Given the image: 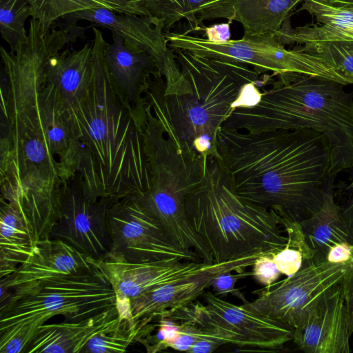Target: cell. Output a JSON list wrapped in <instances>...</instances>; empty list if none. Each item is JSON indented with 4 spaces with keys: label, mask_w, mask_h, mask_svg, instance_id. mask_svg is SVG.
<instances>
[{
    "label": "cell",
    "mask_w": 353,
    "mask_h": 353,
    "mask_svg": "<svg viewBox=\"0 0 353 353\" xmlns=\"http://www.w3.org/2000/svg\"><path fill=\"white\" fill-rule=\"evenodd\" d=\"M216 150L241 197L299 223L320 210L334 180L328 140L312 129L252 133L221 126Z\"/></svg>",
    "instance_id": "1"
},
{
    "label": "cell",
    "mask_w": 353,
    "mask_h": 353,
    "mask_svg": "<svg viewBox=\"0 0 353 353\" xmlns=\"http://www.w3.org/2000/svg\"><path fill=\"white\" fill-rule=\"evenodd\" d=\"M146 101L179 152L207 165L217 159L218 132L237 106L254 105L262 74L249 65L168 49Z\"/></svg>",
    "instance_id": "2"
},
{
    "label": "cell",
    "mask_w": 353,
    "mask_h": 353,
    "mask_svg": "<svg viewBox=\"0 0 353 353\" xmlns=\"http://www.w3.org/2000/svg\"><path fill=\"white\" fill-rule=\"evenodd\" d=\"M92 31L89 92L79 105L69 108L84 151L79 174L91 196L136 198L150 186L143 128L114 90L104 57L108 43L99 29Z\"/></svg>",
    "instance_id": "3"
},
{
    "label": "cell",
    "mask_w": 353,
    "mask_h": 353,
    "mask_svg": "<svg viewBox=\"0 0 353 353\" xmlns=\"http://www.w3.org/2000/svg\"><path fill=\"white\" fill-rule=\"evenodd\" d=\"M272 86L252 105L237 106L223 127L252 133L312 129L330 148L329 175L333 179L353 166V92L335 81L299 73L276 76Z\"/></svg>",
    "instance_id": "4"
},
{
    "label": "cell",
    "mask_w": 353,
    "mask_h": 353,
    "mask_svg": "<svg viewBox=\"0 0 353 353\" xmlns=\"http://www.w3.org/2000/svg\"><path fill=\"white\" fill-rule=\"evenodd\" d=\"M40 88L8 99L10 136L1 138V200L20 210L36 242L49 238L57 221L62 183L39 114Z\"/></svg>",
    "instance_id": "5"
},
{
    "label": "cell",
    "mask_w": 353,
    "mask_h": 353,
    "mask_svg": "<svg viewBox=\"0 0 353 353\" xmlns=\"http://www.w3.org/2000/svg\"><path fill=\"white\" fill-rule=\"evenodd\" d=\"M185 209L214 263L273 255L287 245L275 212L241 197L216 159H209L201 181L186 199Z\"/></svg>",
    "instance_id": "6"
},
{
    "label": "cell",
    "mask_w": 353,
    "mask_h": 353,
    "mask_svg": "<svg viewBox=\"0 0 353 353\" xmlns=\"http://www.w3.org/2000/svg\"><path fill=\"white\" fill-rule=\"evenodd\" d=\"M116 305L114 290L99 265L49 279L0 310V352H25L36 330L54 316L76 321Z\"/></svg>",
    "instance_id": "7"
},
{
    "label": "cell",
    "mask_w": 353,
    "mask_h": 353,
    "mask_svg": "<svg viewBox=\"0 0 353 353\" xmlns=\"http://www.w3.org/2000/svg\"><path fill=\"white\" fill-rule=\"evenodd\" d=\"M145 112L143 132L150 186L142 195L133 199L161 223L179 246L203 252L205 244L189 222L185 201L201 181L208 164L178 151L148 102Z\"/></svg>",
    "instance_id": "8"
},
{
    "label": "cell",
    "mask_w": 353,
    "mask_h": 353,
    "mask_svg": "<svg viewBox=\"0 0 353 353\" xmlns=\"http://www.w3.org/2000/svg\"><path fill=\"white\" fill-rule=\"evenodd\" d=\"M164 34L168 46L172 50L243 63L262 74L267 72H272L274 76L299 73L335 81L344 85L352 84L322 57L299 48H285L277 32L243 35L238 40L221 42L211 41L183 30H170Z\"/></svg>",
    "instance_id": "9"
},
{
    "label": "cell",
    "mask_w": 353,
    "mask_h": 353,
    "mask_svg": "<svg viewBox=\"0 0 353 353\" xmlns=\"http://www.w3.org/2000/svg\"><path fill=\"white\" fill-rule=\"evenodd\" d=\"M108 226L112 248L108 256L132 263L198 261L196 252L175 243L161 223L133 198L112 202Z\"/></svg>",
    "instance_id": "10"
},
{
    "label": "cell",
    "mask_w": 353,
    "mask_h": 353,
    "mask_svg": "<svg viewBox=\"0 0 353 353\" xmlns=\"http://www.w3.org/2000/svg\"><path fill=\"white\" fill-rule=\"evenodd\" d=\"M350 266L305 259L291 276L254 291L257 298L242 305L294 328L305 308L327 290L342 281Z\"/></svg>",
    "instance_id": "11"
},
{
    "label": "cell",
    "mask_w": 353,
    "mask_h": 353,
    "mask_svg": "<svg viewBox=\"0 0 353 353\" xmlns=\"http://www.w3.org/2000/svg\"><path fill=\"white\" fill-rule=\"evenodd\" d=\"M112 202L88 195L78 173L61 183L59 215L50 237L62 240L99 261L103 259L112 248L108 211Z\"/></svg>",
    "instance_id": "12"
},
{
    "label": "cell",
    "mask_w": 353,
    "mask_h": 353,
    "mask_svg": "<svg viewBox=\"0 0 353 353\" xmlns=\"http://www.w3.org/2000/svg\"><path fill=\"white\" fill-rule=\"evenodd\" d=\"M99 261L69 243L47 238L36 242L30 256L9 276L1 278L0 310L46 281L92 270Z\"/></svg>",
    "instance_id": "13"
},
{
    "label": "cell",
    "mask_w": 353,
    "mask_h": 353,
    "mask_svg": "<svg viewBox=\"0 0 353 353\" xmlns=\"http://www.w3.org/2000/svg\"><path fill=\"white\" fill-rule=\"evenodd\" d=\"M292 341L307 353H349L348 316L341 282L312 301L294 328Z\"/></svg>",
    "instance_id": "14"
},
{
    "label": "cell",
    "mask_w": 353,
    "mask_h": 353,
    "mask_svg": "<svg viewBox=\"0 0 353 353\" xmlns=\"http://www.w3.org/2000/svg\"><path fill=\"white\" fill-rule=\"evenodd\" d=\"M112 32L113 42L105 50V60L114 90L143 128L146 119V94L153 77L161 74L155 59L146 51H135L122 37Z\"/></svg>",
    "instance_id": "15"
},
{
    "label": "cell",
    "mask_w": 353,
    "mask_h": 353,
    "mask_svg": "<svg viewBox=\"0 0 353 353\" xmlns=\"http://www.w3.org/2000/svg\"><path fill=\"white\" fill-rule=\"evenodd\" d=\"M117 300L130 301L162 285L215 268L203 261L163 260L132 263L107 256L99 261Z\"/></svg>",
    "instance_id": "16"
},
{
    "label": "cell",
    "mask_w": 353,
    "mask_h": 353,
    "mask_svg": "<svg viewBox=\"0 0 353 353\" xmlns=\"http://www.w3.org/2000/svg\"><path fill=\"white\" fill-rule=\"evenodd\" d=\"M39 114L47 142L60 167L62 183L79 173L84 151L70 110L57 89L44 83L38 90Z\"/></svg>",
    "instance_id": "17"
},
{
    "label": "cell",
    "mask_w": 353,
    "mask_h": 353,
    "mask_svg": "<svg viewBox=\"0 0 353 353\" xmlns=\"http://www.w3.org/2000/svg\"><path fill=\"white\" fill-rule=\"evenodd\" d=\"M202 296L210 314L234 332L243 346L279 352L293 339L294 329L286 323L227 302L209 291Z\"/></svg>",
    "instance_id": "18"
},
{
    "label": "cell",
    "mask_w": 353,
    "mask_h": 353,
    "mask_svg": "<svg viewBox=\"0 0 353 353\" xmlns=\"http://www.w3.org/2000/svg\"><path fill=\"white\" fill-rule=\"evenodd\" d=\"M260 255L219 263L215 268L162 285L129 301L131 318L137 324L143 318L175 309L194 301L211 286L219 272L238 271L253 265Z\"/></svg>",
    "instance_id": "19"
},
{
    "label": "cell",
    "mask_w": 353,
    "mask_h": 353,
    "mask_svg": "<svg viewBox=\"0 0 353 353\" xmlns=\"http://www.w3.org/2000/svg\"><path fill=\"white\" fill-rule=\"evenodd\" d=\"M63 19L68 26L86 20L117 32L124 43L135 51H146L157 61L160 71L168 49L163 21L150 16L119 14L107 8L89 9L69 14Z\"/></svg>",
    "instance_id": "20"
},
{
    "label": "cell",
    "mask_w": 353,
    "mask_h": 353,
    "mask_svg": "<svg viewBox=\"0 0 353 353\" xmlns=\"http://www.w3.org/2000/svg\"><path fill=\"white\" fill-rule=\"evenodd\" d=\"M302 10L310 13L317 23L292 29L288 18L277 32L284 46L318 41L353 44V8L334 6L325 0H304L298 10Z\"/></svg>",
    "instance_id": "21"
},
{
    "label": "cell",
    "mask_w": 353,
    "mask_h": 353,
    "mask_svg": "<svg viewBox=\"0 0 353 353\" xmlns=\"http://www.w3.org/2000/svg\"><path fill=\"white\" fill-rule=\"evenodd\" d=\"M119 315L117 306L79 321L39 327L25 352L79 353L89 340L113 323Z\"/></svg>",
    "instance_id": "22"
},
{
    "label": "cell",
    "mask_w": 353,
    "mask_h": 353,
    "mask_svg": "<svg viewBox=\"0 0 353 353\" xmlns=\"http://www.w3.org/2000/svg\"><path fill=\"white\" fill-rule=\"evenodd\" d=\"M93 43L70 52L68 48L52 56L46 71V83L53 85L70 109L88 96L92 79Z\"/></svg>",
    "instance_id": "23"
},
{
    "label": "cell",
    "mask_w": 353,
    "mask_h": 353,
    "mask_svg": "<svg viewBox=\"0 0 353 353\" xmlns=\"http://www.w3.org/2000/svg\"><path fill=\"white\" fill-rule=\"evenodd\" d=\"M239 0H142L148 15L163 21L164 33L183 19L188 22L187 32L201 29L203 21L225 19L233 21L234 6Z\"/></svg>",
    "instance_id": "24"
},
{
    "label": "cell",
    "mask_w": 353,
    "mask_h": 353,
    "mask_svg": "<svg viewBox=\"0 0 353 353\" xmlns=\"http://www.w3.org/2000/svg\"><path fill=\"white\" fill-rule=\"evenodd\" d=\"M299 224L312 259L316 261H325L330 249L334 245L353 243V230L334 201L333 183L327 186L320 210Z\"/></svg>",
    "instance_id": "25"
},
{
    "label": "cell",
    "mask_w": 353,
    "mask_h": 353,
    "mask_svg": "<svg viewBox=\"0 0 353 353\" xmlns=\"http://www.w3.org/2000/svg\"><path fill=\"white\" fill-rule=\"evenodd\" d=\"M31 230L14 205L1 200L0 276L13 273L31 254L35 245Z\"/></svg>",
    "instance_id": "26"
},
{
    "label": "cell",
    "mask_w": 353,
    "mask_h": 353,
    "mask_svg": "<svg viewBox=\"0 0 353 353\" xmlns=\"http://www.w3.org/2000/svg\"><path fill=\"white\" fill-rule=\"evenodd\" d=\"M304 0H239L233 21L242 25L243 35L278 32L284 21Z\"/></svg>",
    "instance_id": "27"
},
{
    "label": "cell",
    "mask_w": 353,
    "mask_h": 353,
    "mask_svg": "<svg viewBox=\"0 0 353 353\" xmlns=\"http://www.w3.org/2000/svg\"><path fill=\"white\" fill-rule=\"evenodd\" d=\"M33 18L39 20L41 32L46 34L59 18L85 10L107 8L119 14L148 16L142 0H29Z\"/></svg>",
    "instance_id": "28"
},
{
    "label": "cell",
    "mask_w": 353,
    "mask_h": 353,
    "mask_svg": "<svg viewBox=\"0 0 353 353\" xmlns=\"http://www.w3.org/2000/svg\"><path fill=\"white\" fill-rule=\"evenodd\" d=\"M137 325L131 316L120 314L110 325L101 330L83 347V353H123L135 342Z\"/></svg>",
    "instance_id": "29"
},
{
    "label": "cell",
    "mask_w": 353,
    "mask_h": 353,
    "mask_svg": "<svg viewBox=\"0 0 353 353\" xmlns=\"http://www.w3.org/2000/svg\"><path fill=\"white\" fill-rule=\"evenodd\" d=\"M33 15L29 0H0V31L10 51L27 41L28 33L25 23Z\"/></svg>",
    "instance_id": "30"
},
{
    "label": "cell",
    "mask_w": 353,
    "mask_h": 353,
    "mask_svg": "<svg viewBox=\"0 0 353 353\" xmlns=\"http://www.w3.org/2000/svg\"><path fill=\"white\" fill-rule=\"evenodd\" d=\"M299 48L322 57L353 84V44L342 41H306Z\"/></svg>",
    "instance_id": "31"
},
{
    "label": "cell",
    "mask_w": 353,
    "mask_h": 353,
    "mask_svg": "<svg viewBox=\"0 0 353 353\" xmlns=\"http://www.w3.org/2000/svg\"><path fill=\"white\" fill-rule=\"evenodd\" d=\"M232 272L225 270L217 273L212 279L211 286L217 296H225L230 294L240 299L243 303H246L248 301L239 289L235 288V284L239 279L252 276V272L246 271L245 269L238 270L234 274Z\"/></svg>",
    "instance_id": "32"
},
{
    "label": "cell",
    "mask_w": 353,
    "mask_h": 353,
    "mask_svg": "<svg viewBox=\"0 0 353 353\" xmlns=\"http://www.w3.org/2000/svg\"><path fill=\"white\" fill-rule=\"evenodd\" d=\"M252 266V276L259 283L265 286L273 284L281 274L272 259V255L259 256Z\"/></svg>",
    "instance_id": "33"
},
{
    "label": "cell",
    "mask_w": 353,
    "mask_h": 353,
    "mask_svg": "<svg viewBox=\"0 0 353 353\" xmlns=\"http://www.w3.org/2000/svg\"><path fill=\"white\" fill-rule=\"evenodd\" d=\"M326 260L333 263H342L353 266V243H341L332 246Z\"/></svg>",
    "instance_id": "34"
},
{
    "label": "cell",
    "mask_w": 353,
    "mask_h": 353,
    "mask_svg": "<svg viewBox=\"0 0 353 353\" xmlns=\"http://www.w3.org/2000/svg\"><path fill=\"white\" fill-rule=\"evenodd\" d=\"M231 343L232 341L221 334H214L198 340L188 352L191 353H211L221 345Z\"/></svg>",
    "instance_id": "35"
},
{
    "label": "cell",
    "mask_w": 353,
    "mask_h": 353,
    "mask_svg": "<svg viewBox=\"0 0 353 353\" xmlns=\"http://www.w3.org/2000/svg\"><path fill=\"white\" fill-rule=\"evenodd\" d=\"M348 316L350 332L353 333V266L350 267L341 281Z\"/></svg>",
    "instance_id": "36"
},
{
    "label": "cell",
    "mask_w": 353,
    "mask_h": 353,
    "mask_svg": "<svg viewBox=\"0 0 353 353\" xmlns=\"http://www.w3.org/2000/svg\"><path fill=\"white\" fill-rule=\"evenodd\" d=\"M201 30L205 32V39L211 41L221 42L228 41L230 39L229 22L201 28Z\"/></svg>",
    "instance_id": "37"
},
{
    "label": "cell",
    "mask_w": 353,
    "mask_h": 353,
    "mask_svg": "<svg viewBox=\"0 0 353 353\" xmlns=\"http://www.w3.org/2000/svg\"><path fill=\"white\" fill-rule=\"evenodd\" d=\"M351 169L350 180L347 188L350 192V196L347 201L340 207V210L345 221L353 230V166Z\"/></svg>",
    "instance_id": "38"
},
{
    "label": "cell",
    "mask_w": 353,
    "mask_h": 353,
    "mask_svg": "<svg viewBox=\"0 0 353 353\" xmlns=\"http://www.w3.org/2000/svg\"><path fill=\"white\" fill-rule=\"evenodd\" d=\"M332 5L340 7L353 8V0H325Z\"/></svg>",
    "instance_id": "39"
}]
</instances>
